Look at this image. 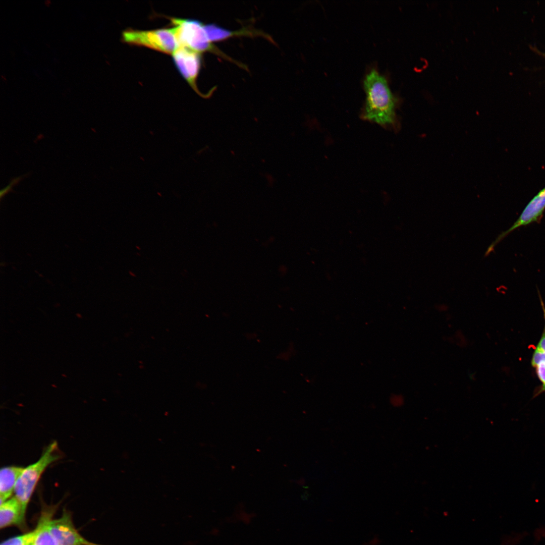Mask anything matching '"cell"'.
<instances>
[{
	"mask_svg": "<svg viewBox=\"0 0 545 545\" xmlns=\"http://www.w3.org/2000/svg\"><path fill=\"white\" fill-rule=\"evenodd\" d=\"M364 87L366 98L361 118L383 127L394 126L397 101L386 78L372 69L365 77Z\"/></svg>",
	"mask_w": 545,
	"mask_h": 545,
	"instance_id": "6da1fadb",
	"label": "cell"
},
{
	"mask_svg": "<svg viewBox=\"0 0 545 545\" xmlns=\"http://www.w3.org/2000/svg\"><path fill=\"white\" fill-rule=\"evenodd\" d=\"M60 458L57 443L54 441L45 448L36 462L24 468L16 482L14 493L25 516L28 504L41 475L50 464Z\"/></svg>",
	"mask_w": 545,
	"mask_h": 545,
	"instance_id": "7a4b0ae2",
	"label": "cell"
},
{
	"mask_svg": "<svg viewBox=\"0 0 545 545\" xmlns=\"http://www.w3.org/2000/svg\"><path fill=\"white\" fill-rule=\"evenodd\" d=\"M170 20L174 26L173 28L178 47H186L200 53L212 52L236 63L211 43L207 35L204 25L199 21L177 18H170Z\"/></svg>",
	"mask_w": 545,
	"mask_h": 545,
	"instance_id": "3957f363",
	"label": "cell"
},
{
	"mask_svg": "<svg viewBox=\"0 0 545 545\" xmlns=\"http://www.w3.org/2000/svg\"><path fill=\"white\" fill-rule=\"evenodd\" d=\"M125 43L148 47L167 54H173L178 47L173 28L140 30L129 28L122 33Z\"/></svg>",
	"mask_w": 545,
	"mask_h": 545,
	"instance_id": "277c9868",
	"label": "cell"
},
{
	"mask_svg": "<svg viewBox=\"0 0 545 545\" xmlns=\"http://www.w3.org/2000/svg\"><path fill=\"white\" fill-rule=\"evenodd\" d=\"M172 54L174 62L182 77L196 93L206 96L199 91L196 84L201 65V53L179 46Z\"/></svg>",
	"mask_w": 545,
	"mask_h": 545,
	"instance_id": "5b68a950",
	"label": "cell"
},
{
	"mask_svg": "<svg viewBox=\"0 0 545 545\" xmlns=\"http://www.w3.org/2000/svg\"><path fill=\"white\" fill-rule=\"evenodd\" d=\"M50 529L58 545H103L82 536L74 526L72 513L66 509L63 510L60 518L51 520Z\"/></svg>",
	"mask_w": 545,
	"mask_h": 545,
	"instance_id": "8992f818",
	"label": "cell"
},
{
	"mask_svg": "<svg viewBox=\"0 0 545 545\" xmlns=\"http://www.w3.org/2000/svg\"><path fill=\"white\" fill-rule=\"evenodd\" d=\"M545 209V188L540 191L527 204L514 224L502 232L488 247L485 256L489 255L495 247L511 232L520 227L538 222Z\"/></svg>",
	"mask_w": 545,
	"mask_h": 545,
	"instance_id": "52a82bcc",
	"label": "cell"
},
{
	"mask_svg": "<svg viewBox=\"0 0 545 545\" xmlns=\"http://www.w3.org/2000/svg\"><path fill=\"white\" fill-rule=\"evenodd\" d=\"M58 505L42 504L31 545H58L50 529V522Z\"/></svg>",
	"mask_w": 545,
	"mask_h": 545,
	"instance_id": "ba28073f",
	"label": "cell"
},
{
	"mask_svg": "<svg viewBox=\"0 0 545 545\" xmlns=\"http://www.w3.org/2000/svg\"><path fill=\"white\" fill-rule=\"evenodd\" d=\"M26 516L22 507L15 497L9 499L0 504V528L16 526L21 530L26 531Z\"/></svg>",
	"mask_w": 545,
	"mask_h": 545,
	"instance_id": "9c48e42d",
	"label": "cell"
},
{
	"mask_svg": "<svg viewBox=\"0 0 545 545\" xmlns=\"http://www.w3.org/2000/svg\"><path fill=\"white\" fill-rule=\"evenodd\" d=\"M24 468L9 466L0 471V504L8 500L14 492L16 482Z\"/></svg>",
	"mask_w": 545,
	"mask_h": 545,
	"instance_id": "30bf717a",
	"label": "cell"
},
{
	"mask_svg": "<svg viewBox=\"0 0 545 545\" xmlns=\"http://www.w3.org/2000/svg\"><path fill=\"white\" fill-rule=\"evenodd\" d=\"M204 28L209 40L219 41L225 40L234 35H261V32L249 30L248 28L242 29L237 31H231L224 29L214 24L204 25Z\"/></svg>",
	"mask_w": 545,
	"mask_h": 545,
	"instance_id": "8fae6325",
	"label": "cell"
},
{
	"mask_svg": "<svg viewBox=\"0 0 545 545\" xmlns=\"http://www.w3.org/2000/svg\"><path fill=\"white\" fill-rule=\"evenodd\" d=\"M34 531L11 537L3 541L1 545H29L31 543Z\"/></svg>",
	"mask_w": 545,
	"mask_h": 545,
	"instance_id": "7c38bea8",
	"label": "cell"
},
{
	"mask_svg": "<svg viewBox=\"0 0 545 545\" xmlns=\"http://www.w3.org/2000/svg\"><path fill=\"white\" fill-rule=\"evenodd\" d=\"M27 175H24L21 176L14 178L12 179L10 183L4 188L2 189L0 192V198L2 200V198L8 194L10 192L13 191V187L18 185L19 182L22 181Z\"/></svg>",
	"mask_w": 545,
	"mask_h": 545,
	"instance_id": "4fadbf2b",
	"label": "cell"
},
{
	"mask_svg": "<svg viewBox=\"0 0 545 545\" xmlns=\"http://www.w3.org/2000/svg\"><path fill=\"white\" fill-rule=\"evenodd\" d=\"M535 368L537 376L542 384L540 392H543L545 391V362L540 363Z\"/></svg>",
	"mask_w": 545,
	"mask_h": 545,
	"instance_id": "5bb4252c",
	"label": "cell"
},
{
	"mask_svg": "<svg viewBox=\"0 0 545 545\" xmlns=\"http://www.w3.org/2000/svg\"><path fill=\"white\" fill-rule=\"evenodd\" d=\"M542 362H545V353L536 348L533 354L531 364L535 367Z\"/></svg>",
	"mask_w": 545,
	"mask_h": 545,
	"instance_id": "9a60e30c",
	"label": "cell"
},
{
	"mask_svg": "<svg viewBox=\"0 0 545 545\" xmlns=\"http://www.w3.org/2000/svg\"><path fill=\"white\" fill-rule=\"evenodd\" d=\"M536 348L545 353V330Z\"/></svg>",
	"mask_w": 545,
	"mask_h": 545,
	"instance_id": "2e32d148",
	"label": "cell"
},
{
	"mask_svg": "<svg viewBox=\"0 0 545 545\" xmlns=\"http://www.w3.org/2000/svg\"><path fill=\"white\" fill-rule=\"evenodd\" d=\"M538 294H539V298H540L539 299H540V303H541V307H542V308L543 313V316H544V320H545V307H544V305L543 304V302L541 299V296H540V293H539V291H538Z\"/></svg>",
	"mask_w": 545,
	"mask_h": 545,
	"instance_id": "e0dca14e",
	"label": "cell"
},
{
	"mask_svg": "<svg viewBox=\"0 0 545 545\" xmlns=\"http://www.w3.org/2000/svg\"><path fill=\"white\" fill-rule=\"evenodd\" d=\"M29 545H31V544H29Z\"/></svg>",
	"mask_w": 545,
	"mask_h": 545,
	"instance_id": "ac0fdd59",
	"label": "cell"
}]
</instances>
